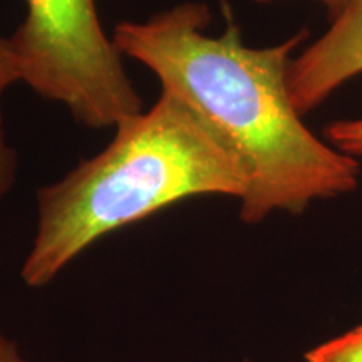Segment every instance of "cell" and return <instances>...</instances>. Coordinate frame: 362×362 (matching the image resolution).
<instances>
[{
  "mask_svg": "<svg viewBox=\"0 0 362 362\" xmlns=\"http://www.w3.org/2000/svg\"><path fill=\"white\" fill-rule=\"evenodd\" d=\"M245 168L194 107L161 89L148 111L121 121L99 155L37 193V226L22 280L39 288L115 230L194 197L242 200Z\"/></svg>",
  "mask_w": 362,
  "mask_h": 362,
  "instance_id": "7a4b0ae2",
  "label": "cell"
},
{
  "mask_svg": "<svg viewBox=\"0 0 362 362\" xmlns=\"http://www.w3.org/2000/svg\"><path fill=\"white\" fill-rule=\"evenodd\" d=\"M0 362H27L17 344L0 329Z\"/></svg>",
  "mask_w": 362,
  "mask_h": 362,
  "instance_id": "ba28073f",
  "label": "cell"
},
{
  "mask_svg": "<svg viewBox=\"0 0 362 362\" xmlns=\"http://www.w3.org/2000/svg\"><path fill=\"white\" fill-rule=\"evenodd\" d=\"M27 13L11 37L22 83L66 106L90 129L116 128L143 111V101L96 0H25Z\"/></svg>",
  "mask_w": 362,
  "mask_h": 362,
  "instance_id": "3957f363",
  "label": "cell"
},
{
  "mask_svg": "<svg viewBox=\"0 0 362 362\" xmlns=\"http://www.w3.org/2000/svg\"><path fill=\"white\" fill-rule=\"evenodd\" d=\"M329 144L344 153V155L362 158V117L357 119H341L330 123L325 129Z\"/></svg>",
  "mask_w": 362,
  "mask_h": 362,
  "instance_id": "52a82bcc",
  "label": "cell"
},
{
  "mask_svg": "<svg viewBox=\"0 0 362 362\" xmlns=\"http://www.w3.org/2000/svg\"><path fill=\"white\" fill-rule=\"evenodd\" d=\"M255 2L265 4V2H274V0H255ZM317 2L322 4V6L327 8L330 19H334V17H337L339 13L346 8V6L351 2V0H317Z\"/></svg>",
  "mask_w": 362,
  "mask_h": 362,
  "instance_id": "9c48e42d",
  "label": "cell"
},
{
  "mask_svg": "<svg viewBox=\"0 0 362 362\" xmlns=\"http://www.w3.org/2000/svg\"><path fill=\"white\" fill-rule=\"evenodd\" d=\"M16 83H22L19 62L13 54L11 39L0 35V103L6 90ZM13 180H16V153L7 143L2 111H0V202L11 192Z\"/></svg>",
  "mask_w": 362,
  "mask_h": 362,
  "instance_id": "5b68a950",
  "label": "cell"
},
{
  "mask_svg": "<svg viewBox=\"0 0 362 362\" xmlns=\"http://www.w3.org/2000/svg\"><path fill=\"white\" fill-rule=\"evenodd\" d=\"M362 74V0H351L322 37L292 57L288 94L297 112L307 115Z\"/></svg>",
  "mask_w": 362,
  "mask_h": 362,
  "instance_id": "277c9868",
  "label": "cell"
},
{
  "mask_svg": "<svg viewBox=\"0 0 362 362\" xmlns=\"http://www.w3.org/2000/svg\"><path fill=\"white\" fill-rule=\"evenodd\" d=\"M307 362H362V325L325 341L305 354Z\"/></svg>",
  "mask_w": 362,
  "mask_h": 362,
  "instance_id": "8992f818",
  "label": "cell"
},
{
  "mask_svg": "<svg viewBox=\"0 0 362 362\" xmlns=\"http://www.w3.org/2000/svg\"><path fill=\"white\" fill-rule=\"evenodd\" d=\"M205 4L183 2L146 21H123L112 42L123 57L146 66L161 89L183 98L225 139L245 168L240 218L260 223L275 211L298 215L314 202L354 192L361 166L307 128L288 94L298 30L282 44L250 47L228 24L206 34Z\"/></svg>",
  "mask_w": 362,
  "mask_h": 362,
  "instance_id": "6da1fadb",
  "label": "cell"
}]
</instances>
